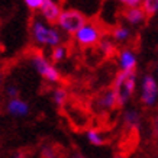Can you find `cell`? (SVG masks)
Returning <instances> with one entry per match:
<instances>
[{
  "label": "cell",
  "mask_w": 158,
  "mask_h": 158,
  "mask_svg": "<svg viewBox=\"0 0 158 158\" xmlns=\"http://www.w3.org/2000/svg\"><path fill=\"white\" fill-rule=\"evenodd\" d=\"M60 25L62 28L68 31V32H80L84 26H86V16L78 12V10L74 9H68L64 10L61 13V18H60Z\"/></svg>",
  "instance_id": "6da1fadb"
},
{
  "label": "cell",
  "mask_w": 158,
  "mask_h": 158,
  "mask_svg": "<svg viewBox=\"0 0 158 158\" xmlns=\"http://www.w3.org/2000/svg\"><path fill=\"white\" fill-rule=\"evenodd\" d=\"M77 41L83 47H93L99 41V32L93 26H84L80 32H77Z\"/></svg>",
  "instance_id": "7a4b0ae2"
},
{
  "label": "cell",
  "mask_w": 158,
  "mask_h": 158,
  "mask_svg": "<svg viewBox=\"0 0 158 158\" xmlns=\"http://www.w3.org/2000/svg\"><path fill=\"white\" fill-rule=\"evenodd\" d=\"M157 97V83L152 77L147 76L144 78V91H142V102L145 105H152Z\"/></svg>",
  "instance_id": "3957f363"
},
{
  "label": "cell",
  "mask_w": 158,
  "mask_h": 158,
  "mask_svg": "<svg viewBox=\"0 0 158 158\" xmlns=\"http://www.w3.org/2000/svg\"><path fill=\"white\" fill-rule=\"evenodd\" d=\"M42 13L49 23L55 25L60 22V18H61L62 12H61V9H60V6L55 5L54 2H45V5H44V7H42Z\"/></svg>",
  "instance_id": "277c9868"
},
{
  "label": "cell",
  "mask_w": 158,
  "mask_h": 158,
  "mask_svg": "<svg viewBox=\"0 0 158 158\" xmlns=\"http://www.w3.org/2000/svg\"><path fill=\"white\" fill-rule=\"evenodd\" d=\"M123 15L129 22H132V23H138L139 20L144 19L145 10H144V7H129V9L123 10Z\"/></svg>",
  "instance_id": "5b68a950"
},
{
  "label": "cell",
  "mask_w": 158,
  "mask_h": 158,
  "mask_svg": "<svg viewBox=\"0 0 158 158\" xmlns=\"http://www.w3.org/2000/svg\"><path fill=\"white\" fill-rule=\"evenodd\" d=\"M9 112L13 115H26L28 113V105L23 102L15 99L9 103Z\"/></svg>",
  "instance_id": "8992f818"
},
{
  "label": "cell",
  "mask_w": 158,
  "mask_h": 158,
  "mask_svg": "<svg viewBox=\"0 0 158 158\" xmlns=\"http://www.w3.org/2000/svg\"><path fill=\"white\" fill-rule=\"evenodd\" d=\"M34 35H35V39L38 42H42V44H48V29H45L41 23H36L34 28Z\"/></svg>",
  "instance_id": "52a82bcc"
},
{
  "label": "cell",
  "mask_w": 158,
  "mask_h": 158,
  "mask_svg": "<svg viewBox=\"0 0 158 158\" xmlns=\"http://www.w3.org/2000/svg\"><path fill=\"white\" fill-rule=\"evenodd\" d=\"M120 65L123 70H131V68H135V58L131 52H123L122 54V58H120Z\"/></svg>",
  "instance_id": "ba28073f"
},
{
  "label": "cell",
  "mask_w": 158,
  "mask_h": 158,
  "mask_svg": "<svg viewBox=\"0 0 158 158\" xmlns=\"http://www.w3.org/2000/svg\"><path fill=\"white\" fill-rule=\"evenodd\" d=\"M157 9H158V2H151V0L144 2V10H145L147 18H151V16L155 13V10Z\"/></svg>",
  "instance_id": "9c48e42d"
},
{
  "label": "cell",
  "mask_w": 158,
  "mask_h": 158,
  "mask_svg": "<svg viewBox=\"0 0 158 158\" xmlns=\"http://www.w3.org/2000/svg\"><path fill=\"white\" fill-rule=\"evenodd\" d=\"M128 35H129V32H128L125 28H122V26L115 28V31H113V36H115V39H118V41H123V39H126L128 38Z\"/></svg>",
  "instance_id": "30bf717a"
},
{
  "label": "cell",
  "mask_w": 158,
  "mask_h": 158,
  "mask_svg": "<svg viewBox=\"0 0 158 158\" xmlns=\"http://www.w3.org/2000/svg\"><path fill=\"white\" fill-rule=\"evenodd\" d=\"M65 100H67V94H65V91L62 90V89H60V90L55 91V102H57L61 107L65 106Z\"/></svg>",
  "instance_id": "8fae6325"
},
{
  "label": "cell",
  "mask_w": 158,
  "mask_h": 158,
  "mask_svg": "<svg viewBox=\"0 0 158 158\" xmlns=\"http://www.w3.org/2000/svg\"><path fill=\"white\" fill-rule=\"evenodd\" d=\"M58 42H60V35H58V32L54 31V29H48V44L57 45Z\"/></svg>",
  "instance_id": "7c38bea8"
},
{
  "label": "cell",
  "mask_w": 158,
  "mask_h": 158,
  "mask_svg": "<svg viewBox=\"0 0 158 158\" xmlns=\"http://www.w3.org/2000/svg\"><path fill=\"white\" fill-rule=\"evenodd\" d=\"M89 139H90L93 144H96V145H102L103 144V141L100 139V136L97 135V132H94V131H90L89 132Z\"/></svg>",
  "instance_id": "4fadbf2b"
},
{
  "label": "cell",
  "mask_w": 158,
  "mask_h": 158,
  "mask_svg": "<svg viewBox=\"0 0 158 158\" xmlns=\"http://www.w3.org/2000/svg\"><path fill=\"white\" fill-rule=\"evenodd\" d=\"M64 51H65V49L64 48H55L52 51V61H60V60H61L62 57H64Z\"/></svg>",
  "instance_id": "5bb4252c"
},
{
  "label": "cell",
  "mask_w": 158,
  "mask_h": 158,
  "mask_svg": "<svg viewBox=\"0 0 158 158\" xmlns=\"http://www.w3.org/2000/svg\"><path fill=\"white\" fill-rule=\"evenodd\" d=\"M26 5L32 9H36V7H44L45 2H42V0H26Z\"/></svg>",
  "instance_id": "9a60e30c"
},
{
  "label": "cell",
  "mask_w": 158,
  "mask_h": 158,
  "mask_svg": "<svg viewBox=\"0 0 158 158\" xmlns=\"http://www.w3.org/2000/svg\"><path fill=\"white\" fill-rule=\"evenodd\" d=\"M15 158H31V151L22 149V151H19V152L15 155Z\"/></svg>",
  "instance_id": "2e32d148"
},
{
  "label": "cell",
  "mask_w": 158,
  "mask_h": 158,
  "mask_svg": "<svg viewBox=\"0 0 158 158\" xmlns=\"http://www.w3.org/2000/svg\"><path fill=\"white\" fill-rule=\"evenodd\" d=\"M136 118H138V116H136L135 112H129V113L126 115V122H128V123H132V122L136 120Z\"/></svg>",
  "instance_id": "e0dca14e"
},
{
  "label": "cell",
  "mask_w": 158,
  "mask_h": 158,
  "mask_svg": "<svg viewBox=\"0 0 158 158\" xmlns=\"http://www.w3.org/2000/svg\"><path fill=\"white\" fill-rule=\"evenodd\" d=\"M9 94H10V96H16V94H18V90H16V89H13V87H10V89H9Z\"/></svg>",
  "instance_id": "ac0fdd59"
},
{
  "label": "cell",
  "mask_w": 158,
  "mask_h": 158,
  "mask_svg": "<svg viewBox=\"0 0 158 158\" xmlns=\"http://www.w3.org/2000/svg\"><path fill=\"white\" fill-rule=\"evenodd\" d=\"M154 128H155V135L158 136V118H155V123H154Z\"/></svg>",
  "instance_id": "d6986e66"
},
{
  "label": "cell",
  "mask_w": 158,
  "mask_h": 158,
  "mask_svg": "<svg viewBox=\"0 0 158 158\" xmlns=\"http://www.w3.org/2000/svg\"><path fill=\"white\" fill-rule=\"evenodd\" d=\"M73 158H84L81 154H76V155H73Z\"/></svg>",
  "instance_id": "ffe728a7"
},
{
  "label": "cell",
  "mask_w": 158,
  "mask_h": 158,
  "mask_svg": "<svg viewBox=\"0 0 158 158\" xmlns=\"http://www.w3.org/2000/svg\"><path fill=\"white\" fill-rule=\"evenodd\" d=\"M118 158H120V157H118Z\"/></svg>",
  "instance_id": "44dd1931"
}]
</instances>
